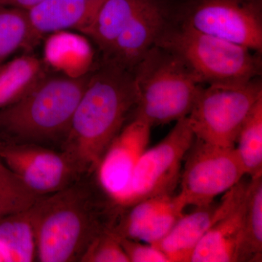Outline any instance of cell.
I'll return each mask as SVG.
<instances>
[{
    "label": "cell",
    "mask_w": 262,
    "mask_h": 262,
    "mask_svg": "<svg viewBox=\"0 0 262 262\" xmlns=\"http://www.w3.org/2000/svg\"><path fill=\"white\" fill-rule=\"evenodd\" d=\"M121 206L103 190L96 173L48 195L29 209L36 243V260L81 262L95 239L113 230Z\"/></svg>",
    "instance_id": "6da1fadb"
},
{
    "label": "cell",
    "mask_w": 262,
    "mask_h": 262,
    "mask_svg": "<svg viewBox=\"0 0 262 262\" xmlns=\"http://www.w3.org/2000/svg\"><path fill=\"white\" fill-rule=\"evenodd\" d=\"M103 60L91 72L62 149L84 174L96 172L108 146L137 105L132 71Z\"/></svg>",
    "instance_id": "7a4b0ae2"
},
{
    "label": "cell",
    "mask_w": 262,
    "mask_h": 262,
    "mask_svg": "<svg viewBox=\"0 0 262 262\" xmlns=\"http://www.w3.org/2000/svg\"><path fill=\"white\" fill-rule=\"evenodd\" d=\"M90 75H47L23 98L0 110V144L62 151Z\"/></svg>",
    "instance_id": "3957f363"
},
{
    "label": "cell",
    "mask_w": 262,
    "mask_h": 262,
    "mask_svg": "<svg viewBox=\"0 0 262 262\" xmlns=\"http://www.w3.org/2000/svg\"><path fill=\"white\" fill-rule=\"evenodd\" d=\"M138 101L135 116L151 126L187 117L201 82L180 57L152 46L133 70Z\"/></svg>",
    "instance_id": "277c9868"
},
{
    "label": "cell",
    "mask_w": 262,
    "mask_h": 262,
    "mask_svg": "<svg viewBox=\"0 0 262 262\" xmlns=\"http://www.w3.org/2000/svg\"><path fill=\"white\" fill-rule=\"evenodd\" d=\"M155 45L180 57L202 84L243 83L261 74V53L184 22L175 28L165 26Z\"/></svg>",
    "instance_id": "5b68a950"
},
{
    "label": "cell",
    "mask_w": 262,
    "mask_h": 262,
    "mask_svg": "<svg viewBox=\"0 0 262 262\" xmlns=\"http://www.w3.org/2000/svg\"><path fill=\"white\" fill-rule=\"evenodd\" d=\"M261 98L259 77L202 88L187 116L194 138L212 145L235 147L243 124Z\"/></svg>",
    "instance_id": "8992f818"
},
{
    "label": "cell",
    "mask_w": 262,
    "mask_h": 262,
    "mask_svg": "<svg viewBox=\"0 0 262 262\" xmlns=\"http://www.w3.org/2000/svg\"><path fill=\"white\" fill-rule=\"evenodd\" d=\"M179 199L185 206L208 204L246 176L235 147H222L196 139L185 156Z\"/></svg>",
    "instance_id": "52a82bcc"
},
{
    "label": "cell",
    "mask_w": 262,
    "mask_h": 262,
    "mask_svg": "<svg viewBox=\"0 0 262 262\" xmlns=\"http://www.w3.org/2000/svg\"><path fill=\"white\" fill-rule=\"evenodd\" d=\"M194 140L187 117L177 121L156 146L146 149L133 173L126 206L153 196L172 195L181 178L183 160Z\"/></svg>",
    "instance_id": "ba28073f"
},
{
    "label": "cell",
    "mask_w": 262,
    "mask_h": 262,
    "mask_svg": "<svg viewBox=\"0 0 262 262\" xmlns=\"http://www.w3.org/2000/svg\"><path fill=\"white\" fill-rule=\"evenodd\" d=\"M184 22L261 54L262 0H190Z\"/></svg>",
    "instance_id": "9c48e42d"
},
{
    "label": "cell",
    "mask_w": 262,
    "mask_h": 262,
    "mask_svg": "<svg viewBox=\"0 0 262 262\" xmlns=\"http://www.w3.org/2000/svg\"><path fill=\"white\" fill-rule=\"evenodd\" d=\"M0 160L39 196L65 189L85 175L64 151L32 144H0Z\"/></svg>",
    "instance_id": "30bf717a"
},
{
    "label": "cell",
    "mask_w": 262,
    "mask_h": 262,
    "mask_svg": "<svg viewBox=\"0 0 262 262\" xmlns=\"http://www.w3.org/2000/svg\"><path fill=\"white\" fill-rule=\"evenodd\" d=\"M151 127L146 120L134 117L112 141L96 170L103 190L120 206L128 203L131 178L139 158L147 149Z\"/></svg>",
    "instance_id": "8fae6325"
},
{
    "label": "cell",
    "mask_w": 262,
    "mask_h": 262,
    "mask_svg": "<svg viewBox=\"0 0 262 262\" xmlns=\"http://www.w3.org/2000/svg\"><path fill=\"white\" fill-rule=\"evenodd\" d=\"M185 208L179 196L173 194L121 206L112 231L119 237L153 244L168 233Z\"/></svg>",
    "instance_id": "7c38bea8"
},
{
    "label": "cell",
    "mask_w": 262,
    "mask_h": 262,
    "mask_svg": "<svg viewBox=\"0 0 262 262\" xmlns=\"http://www.w3.org/2000/svg\"><path fill=\"white\" fill-rule=\"evenodd\" d=\"M247 184L241 181L229 189L227 208L196 245L189 262L239 261Z\"/></svg>",
    "instance_id": "4fadbf2b"
},
{
    "label": "cell",
    "mask_w": 262,
    "mask_h": 262,
    "mask_svg": "<svg viewBox=\"0 0 262 262\" xmlns=\"http://www.w3.org/2000/svg\"><path fill=\"white\" fill-rule=\"evenodd\" d=\"M166 26L165 13L156 0H144L120 33L103 59L134 70V67L154 46Z\"/></svg>",
    "instance_id": "5bb4252c"
},
{
    "label": "cell",
    "mask_w": 262,
    "mask_h": 262,
    "mask_svg": "<svg viewBox=\"0 0 262 262\" xmlns=\"http://www.w3.org/2000/svg\"><path fill=\"white\" fill-rule=\"evenodd\" d=\"M229 201V190L219 203L212 202L196 207L189 214H183L163 238L153 244L170 262H189L191 255L212 225L225 212Z\"/></svg>",
    "instance_id": "9a60e30c"
},
{
    "label": "cell",
    "mask_w": 262,
    "mask_h": 262,
    "mask_svg": "<svg viewBox=\"0 0 262 262\" xmlns=\"http://www.w3.org/2000/svg\"><path fill=\"white\" fill-rule=\"evenodd\" d=\"M101 0H43L27 12L34 39L67 29H80Z\"/></svg>",
    "instance_id": "2e32d148"
},
{
    "label": "cell",
    "mask_w": 262,
    "mask_h": 262,
    "mask_svg": "<svg viewBox=\"0 0 262 262\" xmlns=\"http://www.w3.org/2000/svg\"><path fill=\"white\" fill-rule=\"evenodd\" d=\"M144 0H101L80 32L91 38L103 55L113 46Z\"/></svg>",
    "instance_id": "e0dca14e"
},
{
    "label": "cell",
    "mask_w": 262,
    "mask_h": 262,
    "mask_svg": "<svg viewBox=\"0 0 262 262\" xmlns=\"http://www.w3.org/2000/svg\"><path fill=\"white\" fill-rule=\"evenodd\" d=\"M47 75L37 57L22 55L0 65V110L13 104Z\"/></svg>",
    "instance_id": "ac0fdd59"
},
{
    "label": "cell",
    "mask_w": 262,
    "mask_h": 262,
    "mask_svg": "<svg viewBox=\"0 0 262 262\" xmlns=\"http://www.w3.org/2000/svg\"><path fill=\"white\" fill-rule=\"evenodd\" d=\"M0 251L5 262L35 261V237L29 209L0 220Z\"/></svg>",
    "instance_id": "d6986e66"
},
{
    "label": "cell",
    "mask_w": 262,
    "mask_h": 262,
    "mask_svg": "<svg viewBox=\"0 0 262 262\" xmlns=\"http://www.w3.org/2000/svg\"><path fill=\"white\" fill-rule=\"evenodd\" d=\"M262 261V177L251 178L244 199L242 244L238 262Z\"/></svg>",
    "instance_id": "ffe728a7"
},
{
    "label": "cell",
    "mask_w": 262,
    "mask_h": 262,
    "mask_svg": "<svg viewBox=\"0 0 262 262\" xmlns=\"http://www.w3.org/2000/svg\"><path fill=\"white\" fill-rule=\"evenodd\" d=\"M236 144L246 175L251 178L262 177V98L245 120Z\"/></svg>",
    "instance_id": "44dd1931"
},
{
    "label": "cell",
    "mask_w": 262,
    "mask_h": 262,
    "mask_svg": "<svg viewBox=\"0 0 262 262\" xmlns=\"http://www.w3.org/2000/svg\"><path fill=\"white\" fill-rule=\"evenodd\" d=\"M36 42L26 10L0 5V65L20 48Z\"/></svg>",
    "instance_id": "7402d4cb"
},
{
    "label": "cell",
    "mask_w": 262,
    "mask_h": 262,
    "mask_svg": "<svg viewBox=\"0 0 262 262\" xmlns=\"http://www.w3.org/2000/svg\"><path fill=\"white\" fill-rule=\"evenodd\" d=\"M40 196L0 160V220L27 211Z\"/></svg>",
    "instance_id": "603a6c76"
},
{
    "label": "cell",
    "mask_w": 262,
    "mask_h": 262,
    "mask_svg": "<svg viewBox=\"0 0 262 262\" xmlns=\"http://www.w3.org/2000/svg\"><path fill=\"white\" fill-rule=\"evenodd\" d=\"M81 262H129V260L119 237L108 230L94 239Z\"/></svg>",
    "instance_id": "cb8c5ba5"
},
{
    "label": "cell",
    "mask_w": 262,
    "mask_h": 262,
    "mask_svg": "<svg viewBox=\"0 0 262 262\" xmlns=\"http://www.w3.org/2000/svg\"><path fill=\"white\" fill-rule=\"evenodd\" d=\"M119 239L129 262H170L168 257L152 244L125 237Z\"/></svg>",
    "instance_id": "d4e9b609"
},
{
    "label": "cell",
    "mask_w": 262,
    "mask_h": 262,
    "mask_svg": "<svg viewBox=\"0 0 262 262\" xmlns=\"http://www.w3.org/2000/svg\"><path fill=\"white\" fill-rule=\"evenodd\" d=\"M43 0H0L1 6L9 7L24 10H28Z\"/></svg>",
    "instance_id": "484cf974"
},
{
    "label": "cell",
    "mask_w": 262,
    "mask_h": 262,
    "mask_svg": "<svg viewBox=\"0 0 262 262\" xmlns=\"http://www.w3.org/2000/svg\"><path fill=\"white\" fill-rule=\"evenodd\" d=\"M0 262H5L4 257H3V254H2L1 251H0Z\"/></svg>",
    "instance_id": "4316f807"
}]
</instances>
